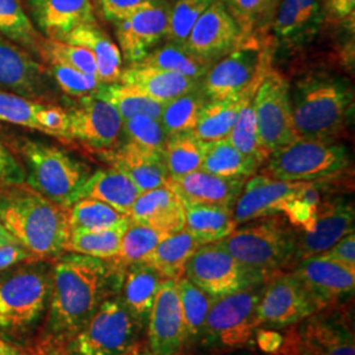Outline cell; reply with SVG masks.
I'll return each mask as SVG.
<instances>
[{"mask_svg":"<svg viewBox=\"0 0 355 355\" xmlns=\"http://www.w3.org/2000/svg\"><path fill=\"white\" fill-rule=\"evenodd\" d=\"M124 271L111 259L76 253L61 257L53 268L46 338L71 340L120 290Z\"/></svg>","mask_w":355,"mask_h":355,"instance_id":"obj_1","label":"cell"},{"mask_svg":"<svg viewBox=\"0 0 355 355\" xmlns=\"http://www.w3.org/2000/svg\"><path fill=\"white\" fill-rule=\"evenodd\" d=\"M0 223L36 258L64 252L71 232L69 208L26 183L0 186Z\"/></svg>","mask_w":355,"mask_h":355,"instance_id":"obj_2","label":"cell"},{"mask_svg":"<svg viewBox=\"0 0 355 355\" xmlns=\"http://www.w3.org/2000/svg\"><path fill=\"white\" fill-rule=\"evenodd\" d=\"M241 225L216 243L241 265L253 284L291 271L297 230L284 216L262 217Z\"/></svg>","mask_w":355,"mask_h":355,"instance_id":"obj_3","label":"cell"},{"mask_svg":"<svg viewBox=\"0 0 355 355\" xmlns=\"http://www.w3.org/2000/svg\"><path fill=\"white\" fill-rule=\"evenodd\" d=\"M297 137L336 140L353 107V89L337 76L311 74L290 89Z\"/></svg>","mask_w":355,"mask_h":355,"instance_id":"obj_4","label":"cell"},{"mask_svg":"<svg viewBox=\"0 0 355 355\" xmlns=\"http://www.w3.org/2000/svg\"><path fill=\"white\" fill-rule=\"evenodd\" d=\"M26 171V184L54 203L70 208L87 180L89 167L62 149L38 141L21 140L17 145Z\"/></svg>","mask_w":355,"mask_h":355,"instance_id":"obj_5","label":"cell"},{"mask_svg":"<svg viewBox=\"0 0 355 355\" xmlns=\"http://www.w3.org/2000/svg\"><path fill=\"white\" fill-rule=\"evenodd\" d=\"M352 318L349 302L318 311L283 328V343L274 355H355Z\"/></svg>","mask_w":355,"mask_h":355,"instance_id":"obj_6","label":"cell"},{"mask_svg":"<svg viewBox=\"0 0 355 355\" xmlns=\"http://www.w3.org/2000/svg\"><path fill=\"white\" fill-rule=\"evenodd\" d=\"M263 174L287 182H315L337 175L350 165L345 145L336 140L297 137L271 153Z\"/></svg>","mask_w":355,"mask_h":355,"instance_id":"obj_7","label":"cell"},{"mask_svg":"<svg viewBox=\"0 0 355 355\" xmlns=\"http://www.w3.org/2000/svg\"><path fill=\"white\" fill-rule=\"evenodd\" d=\"M263 284H253L239 291L215 297L205 318L204 345L220 350H237L253 343L259 328L257 308Z\"/></svg>","mask_w":355,"mask_h":355,"instance_id":"obj_8","label":"cell"},{"mask_svg":"<svg viewBox=\"0 0 355 355\" xmlns=\"http://www.w3.org/2000/svg\"><path fill=\"white\" fill-rule=\"evenodd\" d=\"M141 328L121 297H110L66 347L69 355L135 354Z\"/></svg>","mask_w":355,"mask_h":355,"instance_id":"obj_9","label":"cell"},{"mask_svg":"<svg viewBox=\"0 0 355 355\" xmlns=\"http://www.w3.org/2000/svg\"><path fill=\"white\" fill-rule=\"evenodd\" d=\"M271 69V54L255 38L216 61L202 80V89L208 101L240 99L249 91L258 89Z\"/></svg>","mask_w":355,"mask_h":355,"instance_id":"obj_10","label":"cell"},{"mask_svg":"<svg viewBox=\"0 0 355 355\" xmlns=\"http://www.w3.org/2000/svg\"><path fill=\"white\" fill-rule=\"evenodd\" d=\"M49 277L41 270H21L0 283V328L21 331L41 318L49 295Z\"/></svg>","mask_w":355,"mask_h":355,"instance_id":"obj_11","label":"cell"},{"mask_svg":"<svg viewBox=\"0 0 355 355\" xmlns=\"http://www.w3.org/2000/svg\"><path fill=\"white\" fill-rule=\"evenodd\" d=\"M254 111L262 144L270 154L297 139L292 117L290 85L270 69L254 95Z\"/></svg>","mask_w":355,"mask_h":355,"instance_id":"obj_12","label":"cell"},{"mask_svg":"<svg viewBox=\"0 0 355 355\" xmlns=\"http://www.w3.org/2000/svg\"><path fill=\"white\" fill-rule=\"evenodd\" d=\"M291 271L304 287L316 312L353 300L355 268L318 254L300 261Z\"/></svg>","mask_w":355,"mask_h":355,"instance_id":"obj_13","label":"cell"},{"mask_svg":"<svg viewBox=\"0 0 355 355\" xmlns=\"http://www.w3.org/2000/svg\"><path fill=\"white\" fill-rule=\"evenodd\" d=\"M316 313V306L292 271L280 272L265 283L257 308L259 328L283 329Z\"/></svg>","mask_w":355,"mask_h":355,"instance_id":"obj_14","label":"cell"},{"mask_svg":"<svg viewBox=\"0 0 355 355\" xmlns=\"http://www.w3.org/2000/svg\"><path fill=\"white\" fill-rule=\"evenodd\" d=\"M53 78L31 51L0 35V89L42 103L53 96Z\"/></svg>","mask_w":355,"mask_h":355,"instance_id":"obj_15","label":"cell"},{"mask_svg":"<svg viewBox=\"0 0 355 355\" xmlns=\"http://www.w3.org/2000/svg\"><path fill=\"white\" fill-rule=\"evenodd\" d=\"M69 114L67 140H76L95 152L117 145L123 133V119L111 103L95 94L80 98Z\"/></svg>","mask_w":355,"mask_h":355,"instance_id":"obj_16","label":"cell"},{"mask_svg":"<svg viewBox=\"0 0 355 355\" xmlns=\"http://www.w3.org/2000/svg\"><path fill=\"white\" fill-rule=\"evenodd\" d=\"M183 277L212 297L253 286L241 265L216 242L203 245L193 253Z\"/></svg>","mask_w":355,"mask_h":355,"instance_id":"obj_17","label":"cell"},{"mask_svg":"<svg viewBox=\"0 0 355 355\" xmlns=\"http://www.w3.org/2000/svg\"><path fill=\"white\" fill-rule=\"evenodd\" d=\"M242 42L241 29L225 0H215L191 29L184 45L195 55L214 64Z\"/></svg>","mask_w":355,"mask_h":355,"instance_id":"obj_18","label":"cell"},{"mask_svg":"<svg viewBox=\"0 0 355 355\" xmlns=\"http://www.w3.org/2000/svg\"><path fill=\"white\" fill-rule=\"evenodd\" d=\"M354 204L346 198L321 202L313 229L296 234L295 266L309 257L327 252L337 241L354 232ZM293 266V267H295Z\"/></svg>","mask_w":355,"mask_h":355,"instance_id":"obj_19","label":"cell"},{"mask_svg":"<svg viewBox=\"0 0 355 355\" xmlns=\"http://www.w3.org/2000/svg\"><path fill=\"white\" fill-rule=\"evenodd\" d=\"M306 182H287L258 174L249 178L233 207L237 225L262 217L282 215L286 205L305 186Z\"/></svg>","mask_w":355,"mask_h":355,"instance_id":"obj_20","label":"cell"},{"mask_svg":"<svg viewBox=\"0 0 355 355\" xmlns=\"http://www.w3.org/2000/svg\"><path fill=\"white\" fill-rule=\"evenodd\" d=\"M170 6V1L159 0L116 23L120 51L128 64L140 62L165 40Z\"/></svg>","mask_w":355,"mask_h":355,"instance_id":"obj_21","label":"cell"},{"mask_svg":"<svg viewBox=\"0 0 355 355\" xmlns=\"http://www.w3.org/2000/svg\"><path fill=\"white\" fill-rule=\"evenodd\" d=\"M148 337L154 355H178L187 343L177 280L162 282L148 318Z\"/></svg>","mask_w":355,"mask_h":355,"instance_id":"obj_22","label":"cell"},{"mask_svg":"<svg viewBox=\"0 0 355 355\" xmlns=\"http://www.w3.org/2000/svg\"><path fill=\"white\" fill-rule=\"evenodd\" d=\"M99 154L111 167L125 174L140 192L168 184L170 175L162 153L145 149L132 141H128L123 145H116L112 149Z\"/></svg>","mask_w":355,"mask_h":355,"instance_id":"obj_23","label":"cell"},{"mask_svg":"<svg viewBox=\"0 0 355 355\" xmlns=\"http://www.w3.org/2000/svg\"><path fill=\"white\" fill-rule=\"evenodd\" d=\"M129 220L171 236L184 229V202L168 184L141 192L129 211Z\"/></svg>","mask_w":355,"mask_h":355,"instance_id":"obj_24","label":"cell"},{"mask_svg":"<svg viewBox=\"0 0 355 355\" xmlns=\"http://www.w3.org/2000/svg\"><path fill=\"white\" fill-rule=\"evenodd\" d=\"M248 179L223 178L198 170L183 177L170 178L168 186L186 203L212 204L233 208Z\"/></svg>","mask_w":355,"mask_h":355,"instance_id":"obj_25","label":"cell"},{"mask_svg":"<svg viewBox=\"0 0 355 355\" xmlns=\"http://www.w3.org/2000/svg\"><path fill=\"white\" fill-rule=\"evenodd\" d=\"M40 29L51 40H62L78 26L95 23L92 0H29Z\"/></svg>","mask_w":355,"mask_h":355,"instance_id":"obj_26","label":"cell"},{"mask_svg":"<svg viewBox=\"0 0 355 355\" xmlns=\"http://www.w3.org/2000/svg\"><path fill=\"white\" fill-rule=\"evenodd\" d=\"M119 83L137 89L164 104L202 86L200 80L139 64H129L125 70H123Z\"/></svg>","mask_w":355,"mask_h":355,"instance_id":"obj_27","label":"cell"},{"mask_svg":"<svg viewBox=\"0 0 355 355\" xmlns=\"http://www.w3.org/2000/svg\"><path fill=\"white\" fill-rule=\"evenodd\" d=\"M61 41L82 46L92 53L98 67V79L102 85L119 82L123 71L121 51L96 21L78 26Z\"/></svg>","mask_w":355,"mask_h":355,"instance_id":"obj_28","label":"cell"},{"mask_svg":"<svg viewBox=\"0 0 355 355\" xmlns=\"http://www.w3.org/2000/svg\"><path fill=\"white\" fill-rule=\"evenodd\" d=\"M140 193V190L125 174L114 167H108L101 168L87 178L78 193V200L85 198L101 200L128 216Z\"/></svg>","mask_w":355,"mask_h":355,"instance_id":"obj_29","label":"cell"},{"mask_svg":"<svg viewBox=\"0 0 355 355\" xmlns=\"http://www.w3.org/2000/svg\"><path fill=\"white\" fill-rule=\"evenodd\" d=\"M164 280L165 278L154 267L145 262L125 268L121 300L141 325L148 321Z\"/></svg>","mask_w":355,"mask_h":355,"instance_id":"obj_30","label":"cell"},{"mask_svg":"<svg viewBox=\"0 0 355 355\" xmlns=\"http://www.w3.org/2000/svg\"><path fill=\"white\" fill-rule=\"evenodd\" d=\"M184 229L202 246L225 239L237 227L230 207L184 202Z\"/></svg>","mask_w":355,"mask_h":355,"instance_id":"obj_31","label":"cell"},{"mask_svg":"<svg viewBox=\"0 0 355 355\" xmlns=\"http://www.w3.org/2000/svg\"><path fill=\"white\" fill-rule=\"evenodd\" d=\"M200 246V242L183 229L159 242L145 263L154 267L165 279H180L189 259Z\"/></svg>","mask_w":355,"mask_h":355,"instance_id":"obj_32","label":"cell"},{"mask_svg":"<svg viewBox=\"0 0 355 355\" xmlns=\"http://www.w3.org/2000/svg\"><path fill=\"white\" fill-rule=\"evenodd\" d=\"M133 64L177 73L200 82L212 66L189 51L186 45L173 41H166L164 45L154 48L142 61Z\"/></svg>","mask_w":355,"mask_h":355,"instance_id":"obj_33","label":"cell"},{"mask_svg":"<svg viewBox=\"0 0 355 355\" xmlns=\"http://www.w3.org/2000/svg\"><path fill=\"white\" fill-rule=\"evenodd\" d=\"M261 165L259 159L243 154L224 139L207 144L200 170L217 177L249 179Z\"/></svg>","mask_w":355,"mask_h":355,"instance_id":"obj_34","label":"cell"},{"mask_svg":"<svg viewBox=\"0 0 355 355\" xmlns=\"http://www.w3.org/2000/svg\"><path fill=\"white\" fill-rule=\"evenodd\" d=\"M257 89L249 91L240 99L233 101H208L204 104L198 123L193 133L204 141V142H214V141L228 139L229 133L234 125L239 111L241 108L242 103L245 99L255 94Z\"/></svg>","mask_w":355,"mask_h":355,"instance_id":"obj_35","label":"cell"},{"mask_svg":"<svg viewBox=\"0 0 355 355\" xmlns=\"http://www.w3.org/2000/svg\"><path fill=\"white\" fill-rule=\"evenodd\" d=\"M128 224L129 218L111 228L73 230L70 232L69 241L66 243V252L83 254L101 259H114L120 250Z\"/></svg>","mask_w":355,"mask_h":355,"instance_id":"obj_36","label":"cell"},{"mask_svg":"<svg viewBox=\"0 0 355 355\" xmlns=\"http://www.w3.org/2000/svg\"><path fill=\"white\" fill-rule=\"evenodd\" d=\"M207 144L193 132L168 136L162 155L170 178L183 177L200 170Z\"/></svg>","mask_w":355,"mask_h":355,"instance_id":"obj_37","label":"cell"},{"mask_svg":"<svg viewBox=\"0 0 355 355\" xmlns=\"http://www.w3.org/2000/svg\"><path fill=\"white\" fill-rule=\"evenodd\" d=\"M0 35L37 55L44 41L21 0H0Z\"/></svg>","mask_w":355,"mask_h":355,"instance_id":"obj_38","label":"cell"},{"mask_svg":"<svg viewBox=\"0 0 355 355\" xmlns=\"http://www.w3.org/2000/svg\"><path fill=\"white\" fill-rule=\"evenodd\" d=\"M96 96L111 103L120 114L123 121L133 116L145 114L154 119H161L165 104L157 102L146 96L137 89H132L119 82L101 85L99 89L94 92Z\"/></svg>","mask_w":355,"mask_h":355,"instance_id":"obj_39","label":"cell"},{"mask_svg":"<svg viewBox=\"0 0 355 355\" xmlns=\"http://www.w3.org/2000/svg\"><path fill=\"white\" fill-rule=\"evenodd\" d=\"M166 237L167 234L158 229L129 220L120 250L111 261L123 270L136 263H142Z\"/></svg>","mask_w":355,"mask_h":355,"instance_id":"obj_40","label":"cell"},{"mask_svg":"<svg viewBox=\"0 0 355 355\" xmlns=\"http://www.w3.org/2000/svg\"><path fill=\"white\" fill-rule=\"evenodd\" d=\"M207 102L208 99L200 86L166 103L159 119L166 133L173 136L193 132L199 114Z\"/></svg>","mask_w":355,"mask_h":355,"instance_id":"obj_41","label":"cell"},{"mask_svg":"<svg viewBox=\"0 0 355 355\" xmlns=\"http://www.w3.org/2000/svg\"><path fill=\"white\" fill-rule=\"evenodd\" d=\"M177 287L186 324L187 343H192L202 338L205 318L215 297L205 293L184 277L177 280Z\"/></svg>","mask_w":355,"mask_h":355,"instance_id":"obj_42","label":"cell"},{"mask_svg":"<svg viewBox=\"0 0 355 355\" xmlns=\"http://www.w3.org/2000/svg\"><path fill=\"white\" fill-rule=\"evenodd\" d=\"M254 95L255 94L249 95L245 102L242 103L234 125L229 133L228 140L236 149L246 155L259 159L263 164L266 162L270 152L262 144L258 132V124L254 111Z\"/></svg>","mask_w":355,"mask_h":355,"instance_id":"obj_43","label":"cell"},{"mask_svg":"<svg viewBox=\"0 0 355 355\" xmlns=\"http://www.w3.org/2000/svg\"><path fill=\"white\" fill-rule=\"evenodd\" d=\"M129 218L111 205L95 199H80L69 208L70 230H98L111 228Z\"/></svg>","mask_w":355,"mask_h":355,"instance_id":"obj_44","label":"cell"},{"mask_svg":"<svg viewBox=\"0 0 355 355\" xmlns=\"http://www.w3.org/2000/svg\"><path fill=\"white\" fill-rule=\"evenodd\" d=\"M279 0H225V4L241 29L243 41L255 38V33L274 19Z\"/></svg>","mask_w":355,"mask_h":355,"instance_id":"obj_45","label":"cell"},{"mask_svg":"<svg viewBox=\"0 0 355 355\" xmlns=\"http://www.w3.org/2000/svg\"><path fill=\"white\" fill-rule=\"evenodd\" d=\"M38 57L48 62L64 64L78 71L98 78L96 61L91 51L64 41L44 38Z\"/></svg>","mask_w":355,"mask_h":355,"instance_id":"obj_46","label":"cell"},{"mask_svg":"<svg viewBox=\"0 0 355 355\" xmlns=\"http://www.w3.org/2000/svg\"><path fill=\"white\" fill-rule=\"evenodd\" d=\"M215 0H175L170 6L166 41L186 44L191 29Z\"/></svg>","mask_w":355,"mask_h":355,"instance_id":"obj_47","label":"cell"},{"mask_svg":"<svg viewBox=\"0 0 355 355\" xmlns=\"http://www.w3.org/2000/svg\"><path fill=\"white\" fill-rule=\"evenodd\" d=\"M320 203L321 195L318 186L313 182H306L300 192L286 205L282 215L296 230L309 232L315 225Z\"/></svg>","mask_w":355,"mask_h":355,"instance_id":"obj_48","label":"cell"},{"mask_svg":"<svg viewBox=\"0 0 355 355\" xmlns=\"http://www.w3.org/2000/svg\"><path fill=\"white\" fill-rule=\"evenodd\" d=\"M123 132L128 141H132L145 149L164 152L168 135L159 119L139 114L123 121Z\"/></svg>","mask_w":355,"mask_h":355,"instance_id":"obj_49","label":"cell"},{"mask_svg":"<svg viewBox=\"0 0 355 355\" xmlns=\"http://www.w3.org/2000/svg\"><path fill=\"white\" fill-rule=\"evenodd\" d=\"M44 103L0 89V121L19 127L37 129V114Z\"/></svg>","mask_w":355,"mask_h":355,"instance_id":"obj_50","label":"cell"},{"mask_svg":"<svg viewBox=\"0 0 355 355\" xmlns=\"http://www.w3.org/2000/svg\"><path fill=\"white\" fill-rule=\"evenodd\" d=\"M45 66L54 83L66 95L73 98H85L91 95L102 85L96 76L85 74L64 64L48 62Z\"/></svg>","mask_w":355,"mask_h":355,"instance_id":"obj_51","label":"cell"},{"mask_svg":"<svg viewBox=\"0 0 355 355\" xmlns=\"http://www.w3.org/2000/svg\"><path fill=\"white\" fill-rule=\"evenodd\" d=\"M37 125V130L42 133L67 140L69 114L61 107L44 103L38 111Z\"/></svg>","mask_w":355,"mask_h":355,"instance_id":"obj_52","label":"cell"},{"mask_svg":"<svg viewBox=\"0 0 355 355\" xmlns=\"http://www.w3.org/2000/svg\"><path fill=\"white\" fill-rule=\"evenodd\" d=\"M159 0H98L103 15L107 20L119 23L133 13L148 8Z\"/></svg>","mask_w":355,"mask_h":355,"instance_id":"obj_53","label":"cell"},{"mask_svg":"<svg viewBox=\"0 0 355 355\" xmlns=\"http://www.w3.org/2000/svg\"><path fill=\"white\" fill-rule=\"evenodd\" d=\"M26 182V171L20 159L0 139V186Z\"/></svg>","mask_w":355,"mask_h":355,"instance_id":"obj_54","label":"cell"},{"mask_svg":"<svg viewBox=\"0 0 355 355\" xmlns=\"http://www.w3.org/2000/svg\"><path fill=\"white\" fill-rule=\"evenodd\" d=\"M324 257L340 262L345 266L355 268V234L349 233L343 237L340 241L336 242L327 252L321 253Z\"/></svg>","mask_w":355,"mask_h":355,"instance_id":"obj_55","label":"cell"},{"mask_svg":"<svg viewBox=\"0 0 355 355\" xmlns=\"http://www.w3.org/2000/svg\"><path fill=\"white\" fill-rule=\"evenodd\" d=\"M325 16L330 23H343L354 19L355 0H324Z\"/></svg>","mask_w":355,"mask_h":355,"instance_id":"obj_56","label":"cell"},{"mask_svg":"<svg viewBox=\"0 0 355 355\" xmlns=\"http://www.w3.org/2000/svg\"><path fill=\"white\" fill-rule=\"evenodd\" d=\"M254 340L257 346L268 355L278 353V350L283 343V333L271 328H258L255 330Z\"/></svg>","mask_w":355,"mask_h":355,"instance_id":"obj_57","label":"cell"},{"mask_svg":"<svg viewBox=\"0 0 355 355\" xmlns=\"http://www.w3.org/2000/svg\"><path fill=\"white\" fill-rule=\"evenodd\" d=\"M31 258H36V257L29 253L21 245H10V246L0 248V271L8 267L15 266Z\"/></svg>","mask_w":355,"mask_h":355,"instance_id":"obj_58","label":"cell"},{"mask_svg":"<svg viewBox=\"0 0 355 355\" xmlns=\"http://www.w3.org/2000/svg\"><path fill=\"white\" fill-rule=\"evenodd\" d=\"M33 355H69V352L64 343L53 338H46L38 346L36 353Z\"/></svg>","mask_w":355,"mask_h":355,"instance_id":"obj_59","label":"cell"},{"mask_svg":"<svg viewBox=\"0 0 355 355\" xmlns=\"http://www.w3.org/2000/svg\"><path fill=\"white\" fill-rule=\"evenodd\" d=\"M10 245H20V243L15 240L12 234L0 223V248L10 246Z\"/></svg>","mask_w":355,"mask_h":355,"instance_id":"obj_60","label":"cell"},{"mask_svg":"<svg viewBox=\"0 0 355 355\" xmlns=\"http://www.w3.org/2000/svg\"><path fill=\"white\" fill-rule=\"evenodd\" d=\"M0 355H24V353L0 338Z\"/></svg>","mask_w":355,"mask_h":355,"instance_id":"obj_61","label":"cell"},{"mask_svg":"<svg viewBox=\"0 0 355 355\" xmlns=\"http://www.w3.org/2000/svg\"><path fill=\"white\" fill-rule=\"evenodd\" d=\"M167 1H170V3H174V1H175V0H167Z\"/></svg>","mask_w":355,"mask_h":355,"instance_id":"obj_62","label":"cell"},{"mask_svg":"<svg viewBox=\"0 0 355 355\" xmlns=\"http://www.w3.org/2000/svg\"><path fill=\"white\" fill-rule=\"evenodd\" d=\"M92 1H94V4H96V1H98V0H92Z\"/></svg>","mask_w":355,"mask_h":355,"instance_id":"obj_63","label":"cell"},{"mask_svg":"<svg viewBox=\"0 0 355 355\" xmlns=\"http://www.w3.org/2000/svg\"><path fill=\"white\" fill-rule=\"evenodd\" d=\"M133 355H154V354H133Z\"/></svg>","mask_w":355,"mask_h":355,"instance_id":"obj_64","label":"cell"}]
</instances>
